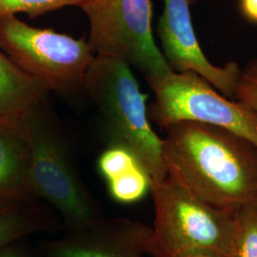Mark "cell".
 <instances>
[{
	"label": "cell",
	"instance_id": "15",
	"mask_svg": "<svg viewBox=\"0 0 257 257\" xmlns=\"http://www.w3.org/2000/svg\"><path fill=\"white\" fill-rule=\"evenodd\" d=\"M86 0H0V19L17 14L37 18L48 12L67 6L80 7Z\"/></svg>",
	"mask_w": 257,
	"mask_h": 257
},
{
	"label": "cell",
	"instance_id": "5",
	"mask_svg": "<svg viewBox=\"0 0 257 257\" xmlns=\"http://www.w3.org/2000/svg\"><path fill=\"white\" fill-rule=\"evenodd\" d=\"M80 8L89 19L88 43L96 56L135 67L149 85L174 72L154 38L151 0H86Z\"/></svg>",
	"mask_w": 257,
	"mask_h": 257
},
{
	"label": "cell",
	"instance_id": "1",
	"mask_svg": "<svg viewBox=\"0 0 257 257\" xmlns=\"http://www.w3.org/2000/svg\"><path fill=\"white\" fill-rule=\"evenodd\" d=\"M168 172L211 207L234 212L257 205V146L225 128L181 121L166 128Z\"/></svg>",
	"mask_w": 257,
	"mask_h": 257
},
{
	"label": "cell",
	"instance_id": "13",
	"mask_svg": "<svg viewBox=\"0 0 257 257\" xmlns=\"http://www.w3.org/2000/svg\"><path fill=\"white\" fill-rule=\"evenodd\" d=\"M232 213L234 231L229 257H257V205Z\"/></svg>",
	"mask_w": 257,
	"mask_h": 257
},
{
	"label": "cell",
	"instance_id": "2",
	"mask_svg": "<svg viewBox=\"0 0 257 257\" xmlns=\"http://www.w3.org/2000/svg\"><path fill=\"white\" fill-rule=\"evenodd\" d=\"M155 220L146 242L151 257H188L198 252L229 257L233 213L204 202L168 172L151 180Z\"/></svg>",
	"mask_w": 257,
	"mask_h": 257
},
{
	"label": "cell",
	"instance_id": "7",
	"mask_svg": "<svg viewBox=\"0 0 257 257\" xmlns=\"http://www.w3.org/2000/svg\"><path fill=\"white\" fill-rule=\"evenodd\" d=\"M156 100L149 117L161 128L193 121L230 131L257 146V113L230 100L194 72H173L150 84Z\"/></svg>",
	"mask_w": 257,
	"mask_h": 257
},
{
	"label": "cell",
	"instance_id": "8",
	"mask_svg": "<svg viewBox=\"0 0 257 257\" xmlns=\"http://www.w3.org/2000/svg\"><path fill=\"white\" fill-rule=\"evenodd\" d=\"M198 0H164L157 24L162 53L174 72H194L218 92L234 98L241 67L235 61L212 64L204 54L193 29L191 8Z\"/></svg>",
	"mask_w": 257,
	"mask_h": 257
},
{
	"label": "cell",
	"instance_id": "19",
	"mask_svg": "<svg viewBox=\"0 0 257 257\" xmlns=\"http://www.w3.org/2000/svg\"><path fill=\"white\" fill-rule=\"evenodd\" d=\"M240 9L246 19L257 23V0H240Z\"/></svg>",
	"mask_w": 257,
	"mask_h": 257
},
{
	"label": "cell",
	"instance_id": "20",
	"mask_svg": "<svg viewBox=\"0 0 257 257\" xmlns=\"http://www.w3.org/2000/svg\"><path fill=\"white\" fill-rule=\"evenodd\" d=\"M188 257H218L211 253H207V252H198V253H194Z\"/></svg>",
	"mask_w": 257,
	"mask_h": 257
},
{
	"label": "cell",
	"instance_id": "11",
	"mask_svg": "<svg viewBox=\"0 0 257 257\" xmlns=\"http://www.w3.org/2000/svg\"><path fill=\"white\" fill-rule=\"evenodd\" d=\"M48 90L0 51V122L20 124L41 106Z\"/></svg>",
	"mask_w": 257,
	"mask_h": 257
},
{
	"label": "cell",
	"instance_id": "12",
	"mask_svg": "<svg viewBox=\"0 0 257 257\" xmlns=\"http://www.w3.org/2000/svg\"><path fill=\"white\" fill-rule=\"evenodd\" d=\"M55 220L38 200L0 204V250L29 235L51 230Z\"/></svg>",
	"mask_w": 257,
	"mask_h": 257
},
{
	"label": "cell",
	"instance_id": "14",
	"mask_svg": "<svg viewBox=\"0 0 257 257\" xmlns=\"http://www.w3.org/2000/svg\"><path fill=\"white\" fill-rule=\"evenodd\" d=\"M151 177L141 165L108 180L110 196L120 204H133L150 192Z\"/></svg>",
	"mask_w": 257,
	"mask_h": 257
},
{
	"label": "cell",
	"instance_id": "3",
	"mask_svg": "<svg viewBox=\"0 0 257 257\" xmlns=\"http://www.w3.org/2000/svg\"><path fill=\"white\" fill-rule=\"evenodd\" d=\"M83 88L103 114L110 146L130 151L152 180L164 178L168 169L163 140L149 122L148 95L141 92L131 67L121 60L95 56Z\"/></svg>",
	"mask_w": 257,
	"mask_h": 257
},
{
	"label": "cell",
	"instance_id": "4",
	"mask_svg": "<svg viewBox=\"0 0 257 257\" xmlns=\"http://www.w3.org/2000/svg\"><path fill=\"white\" fill-rule=\"evenodd\" d=\"M29 148V180L35 198L59 213L65 230L80 229L103 217L70 162L64 144L42 114L41 106L22 120Z\"/></svg>",
	"mask_w": 257,
	"mask_h": 257
},
{
	"label": "cell",
	"instance_id": "17",
	"mask_svg": "<svg viewBox=\"0 0 257 257\" xmlns=\"http://www.w3.org/2000/svg\"><path fill=\"white\" fill-rule=\"evenodd\" d=\"M234 99L245 104L257 113V57L251 58L241 69Z\"/></svg>",
	"mask_w": 257,
	"mask_h": 257
},
{
	"label": "cell",
	"instance_id": "18",
	"mask_svg": "<svg viewBox=\"0 0 257 257\" xmlns=\"http://www.w3.org/2000/svg\"><path fill=\"white\" fill-rule=\"evenodd\" d=\"M0 257H35L27 248L19 246L18 242L0 250Z\"/></svg>",
	"mask_w": 257,
	"mask_h": 257
},
{
	"label": "cell",
	"instance_id": "6",
	"mask_svg": "<svg viewBox=\"0 0 257 257\" xmlns=\"http://www.w3.org/2000/svg\"><path fill=\"white\" fill-rule=\"evenodd\" d=\"M0 50L48 91L83 88L94 55L84 39L32 27L10 16L0 19Z\"/></svg>",
	"mask_w": 257,
	"mask_h": 257
},
{
	"label": "cell",
	"instance_id": "16",
	"mask_svg": "<svg viewBox=\"0 0 257 257\" xmlns=\"http://www.w3.org/2000/svg\"><path fill=\"white\" fill-rule=\"evenodd\" d=\"M141 164L138 158L127 149L120 146H110L98 160L99 171L107 181Z\"/></svg>",
	"mask_w": 257,
	"mask_h": 257
},
{
	"label": "cell",
	"instance_id": "9",
	"mask_svg": "<svg viewBox=\"0 0 257 257\" xmlns=\"http://www.w3.org/2000/svg\"><path fill=\"white\" fill-rule=\"evenodd\" d=\"M151 227L125 217L104 218L80 229L66 230L48 241L42 257H144Z\"/></svg>",
	"mask_w": 257,
	"mask_h": 257
},
{
	"label": "cell",
	"instance_id": "10",
	"mask_svg": "<svg viewBox=\"0 0 257 257\" xmlns=\"http://www.w3.org/2000/svg\"><path fill=\"white\" fill-rule=\"evenodd\" d=\"M38 200L29 180V148L20 124L0 122V204Z\"/></svg>",
	"mask_w": 257,
	"mask_h": 257
}]
</instances>
